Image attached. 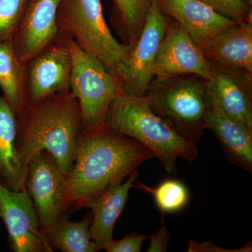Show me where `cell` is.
Listing matches in <instances>:
<instances>
[{"label":"cell","instance_id":"1","mask_svg":"<svg viewBox=\"0 0 252 252\" xmlns=\"http://www.w3.org/2000/svg\"><path fill=\"white\" fill-rule=\"evenodd\" d=\"M154 158L137 141L107 125L98 130H81L74 164L64 183L67 212L86 208L104 189L122 182Z\"/></svg>","mask_w":252,"mask_h":252},{"label":"cell","instance_id":"2","mask_svg":"<svg viewBox=\"0 0 252 252\" xmlns=\"http://www.w3.org/2000/svg\"><path fill=\"white\" fill-rule=\"evenodd\" d=\"M17 117L16 152L23 166L46 151L67 176L72 170L81 130L80 107L71 92L27 102Z\"/></svg>","mask_w":252,"mask_h":252},{"label":"cell","instance_id":"3","mask_svg":"<svg viewBox=\"0 0 252 252\" xmlns=\"http://www.w3.org/2000/svg\"><path fill=\"white\" fill-rule=\"evenodd\" d=\"M106 125L148 149L167 173L177 174L179 158L193 162L196 144L185 140L151 108L145 97L121 91L109 106Z\"/></svg>","mask_w":252,"mask_h":252},{"label":"cell","instance_id":"4","mask_svg":"<svg viewBox=\"0 0 252 252\" xmlns=\"http://www.w3.org/2000/svg\"><path fill=\"white\" fill-rule=\"evenodd\" d=\"M207 82L196 74L155 76L144 97L157 115L185 140L197 145L206 129Z\"/></svg>","mask_w":252,"mask_h":252},{"label":"cell","instance_id":"5","mask_svg":"<svg viewBox=\"0 0 252 252\" xmlns=\"http://www.w3.org/2000/svg\"><path fill=\"white\" fill-rule=\"evenodd\" d=\"M58 24L83 51L98 59L111 74L130 57L132 47L114 37L108 27L101 0H60Z\"/></svg>","mask_w":252,"mask_h":252},{"label":"cell","instance_id":"6","mask_svg":"<svg viewBox=\"0 0 252 252\" xmlns=\"http://www.w3.org/2000/svg\"><path fill=\"white\" fill-rule=\"evenodd\" d=\"M61 34L72 55L70 92L80 107L81 130H98L106 125L109 106L123 90L122 81L79 48L69 34Z\"/></svg>","mask_w":252,"mask_h":252},{"label":"cell","instance_id":"7","mask_svg":"<svg viewBox=\"0 0 252 252\" xmlns=\"http://www.w3.org/2000/svg\"><path fill=\"white\" fill-rule=\"evenodd\" d=\"M170 21V18L159 9L157 0H151L143 29L130 57L118 67L124 92L144 97L149 83L155 77L154 63Z\"/></svg>","mask_w":252,"mask_h":252},{"label":"cell","instance_id":"8","mask_svg":"<svg viewBox=\"0 0 252 252\" xmlns=\"http://www.w3.org/2000/svg\"><path fill=\"white\" fill-rule=\"evenodd\" d=\"M65 180L66 176L46 151L36 154L28 162L25 188L32 200L44 234L67 215Z\"/></svg>","mask_w":252,"mask_h":252},{"label":"cell","instance_id":"9","mask_svg":"<svg viewBox=\"0 0 252 252\" xmlns=\"http://www.w3.org/2000/svg\"><path fill=\"white\" fill-rule=\"evenodd\" d=\"M0 212L9 233L11 251H54L41 231L34 204L26 188L13 190L0 183Z\"/></svg>","mask_w":252,"mask_h":252},{"label":"cell","instance_id":"10","mask_svg":"<svg viewBox=\"0 0 252 252\" xmlns=\"http://www.w3.org/2000/svg\"><path fill=\"white\" fill-rule=\"evenodd\" d=\"M26 102L70 92L72 58L61 34L26 64Z\"/></svg>","mask_w":252,"mask_h":252},{"label":"cell","instance_id":"11","mask_svg":"<svg viewBox=\"0 0 252 252\" xmlns=\"http://www.w3.org/2000/svg\"><path fill=\"white\" fill-rule=\"evenodd\" d=\"M60 0H27L11 44L18 59L26 64L59 39L58 9Z\"/></svg>","mask_w":252,"mask_h":252},{"label":"cell","instance_id":"12","mask_svg":"<svg viewBox=\"0 0 252 252\" xmlns=\"http://www.w3.org/2000/svg\"><path fill=\"white\" fill-rule=\"evenodd\" d=\"M212 67L207 82L209 104H215L252 132V74L243 69Z\"/></svg>","mask_w":252,"mask_h":252},{"label":"cell","instance_id":"13","mask_svg":"<svg viewBox=\"0 0 252 252\" xmlns=\"http://www.w3.org/2000/svg\"><path fill=\"white\" fill-rule=\"evenodd\" d=\"M211 63L180 23L170 18L154 63V76L196 74L208 80Z\"/></svg>","mask_w":252,"mask_h":252},{"label":"cell","instance_id":"14","mask_svg":"<svg viewBox=\"0 0 252 252\" xmlns=\"http://www.w3.org/2000/svg\"><path fill=\"white\" fill-rule=\"evenodd\" d=\"M167 17L180 23L200 48L220 32L238 21L217 12L200 0H157Z\"/></svg>","mask_w":252,"mask_h":252},{"label":"cell","instance_id":"15","mask_svg":"<svg viewBox=\"0 0 252 252\" xmlns=\"http://www.w3.org/2000/svg\"><path fill=\"white\" fill-rule=\"evenodd\" d=\"M201 49L212 65L243 69L252 74V20L238 21L220 32Z\"/></svg>","mask_w":252,"mask_h":252},{"label":"cell","instance_id":"16","mask_svg":"<svg viewBox=\"0 0 252 252\" xmlns=\"http://www.w3.org/2000/svg\"><path fill=\"white\" fill-rule=\"evenodd\" d=\"M138 176V170L132 172L125 182L113 184L88 203L86 208L93 212L89 230L97 252L104 250L114 240L116 222L125 209L129 191Z\"/></svg>","mask_w":252,"mask_h":252},{"label":"cell","instance_id":"17","mask_svg":"<svg viewBox=\"0 0 252 252\" xmlns=\"http://www.w3.org/2000/svg\"><path fill=\"white\" fill-rule=\"evenodd\" d=\"M205 127L212 131L227 160L252 172V132L232 120L215 104H209Z\"/></svg>","mask_w":252,"mask_h":252},{"label":"cell","instance_id":"18","mask_svg":"<svg viewBox=\"0 0 252 252\" xmlns=\"http://www.w3.org/2000/svg\"><path fill=\"white\" fill-rule=\"evenodd\" d=\"M17 117L2 94H0V183L13 190L26 185L27 167L23 166L16 152Z\"/></svg>","mask_w":252,"mask_h":252},{"label":"cell","instance_id":"19","mask_svg":"<svg viewBox=\"0 0 252 252\" xmlns=\"http://www.w3.org/2000/svg\"><path fill=\"white\" fill-rule=\"evenodd\" d=\"M26 72L11 41L0 42V91L16 114L26 103Z\"/></svg>","mask_w":252,"mask_h":252},{"label":"cell","instance_id":"20","mask_svg":"<svg viewBox=\"0 0 252 252\" xmlns=\"http://www.w3.org/2000/svg\"><path fill=\"white\" fill-rule=\"evenodd\" d=\"M151 0H113L111 23L122 43L133 48L140 36Z\"/></svg>","mask_w":252,"mask_h":252},{"label":"cell","instance_id":"21","mask_svg":"<svg viewBox=\"0 0 252 252\" xmlns=\"http://www.w3.org/2000/svg\"><path fill=\"white\" fill-rule=\"evenodd\" d=\"M91 217L80 221H72L67 215L45 235L51 248L63 252H95V244L91 239Z\"/></svg>","mask_w":252,"mask_h":252},{"label":"cell","instance_id":"22","mask_svg":"<svg viewBox=\"0 0 252 252\" xmlns=\"http://www.w3.org/2000/svg\"><path fill=\"white\" fill-rule=\"evenodd\" d=\"M132 187L152 195L158 208L162 213L182 211L188 205L190 199V193L185 184L174 179L162 181L154 188L144 185L137 179Z\"/></svg>","mask_w":252,"mask_h":252},{"label":"cell","instance_id":"23","mask_svg":"<svg viewBox=\"0 0 252 252\" xmlns=\"http://www.w3.org/2000/svg\"><path fill=\"white\" fill-rule=\"evenodd\" d=\"M27 0H0V42L11 41Z\"/></svg>","mask_w":252,"mask_h":252},{"label":"cell","instance_id":"24","mask_svg":"<svg viewBox=\"0 0 252 252\" xmlns=\"http://www.w3.org/2000/svg\"><path fill=\"white\" fill-rule=\"evenodd\" d=\"M212 9L235 21L252 20V8L244 0H200Z\"/></svg>","mask_w":252,"mask_h":252},{"label":"cell","instance_id":"25","mask_svg":"<svg viewBox=\"0 0 252 252\" xmlns=\"http://www.w3.org/2000/svg\"><path fill=\"white\" fill-rule=\"evenodd\" d=\"M147 238L148 237L146 235L132 232L122 240L117 241L113 240L106 245L104 250L107 252H140Z\"/></svg>","mask_w":252,"mask_h":252},{"label":"cell","instance_id":"26","mask_svg":"<svg viewBox=\"0 0 252 252\" xmlns=\"http://www.w3.org/2000/svg\"><path fill=\"white\" fill-rule=\"evenodd\" d=\"M148 238L150 239V244L147 249V252H166L167 251V247L171 236L165 226L163 217H162L161 226L160 229L158 230L157 233L149 236Z\"/></svg>","mask_w":252,"mask_h":252},{"label":"cell","instance_id":"27","mask_svg":"<svg viewBox=\"0 0 252 252\" xmlns=\"http://www.w3.org/2000/svg\"><path fill=\"white\" fill-rule=\"evenodd\" d=\"M252 243H249L243 248L238 249V250H223V249L217 248L211 241L205 243H197L190 240L189 244L188 252H252Z\"/></svg>","mask_w":252,"mask_h":252},{"label":"cell","instance_id":"28","mask_svg":"<svg viewBox=\"0 0 252 252\" xmlns=\"http://www.w3.org/2000/svg\"><path fill=\"white\" fill-rule=\"evenodd\" d=\"M245 3L248 5V6H250V8H252V0H244Z\"/></svg>","mask_w":252,"mask_h":252},{"label":"cell","instance_id":"29","mask_svg":"<svg viewBox=\"0 0 252 252\" xmlns=\"http://www.w3.org/2000/svg\"><path fill=\"white\" fill-rule=\"evenodd\" d=\"M0 215H1V212H0Z\"/></svg>","mask_w":252,"mask_h":252}]
</instances>
